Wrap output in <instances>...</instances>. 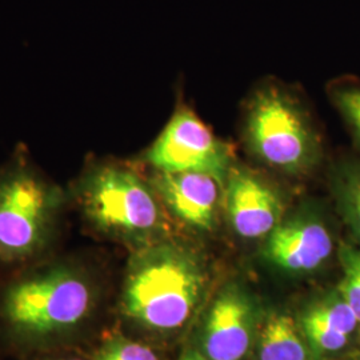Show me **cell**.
Wrapping results in <instances>:
<instances>
[{
	"label": "cell",
	"instance_id": "cell-17",
	"mask_svg": "<svg viewBox=\"0 0 360 360\" xmlns=\"http://www.w3.org/2000/svg\"><path fill=\"white\" fill-rule=\"evenodd\" d=\"M98 360H158L154 351L144 345L120 340L104 347Z\"/></svg>",
	"mask_w": 360,
	"mask_h": 360
},
{
	"label": "cell",
	"instance_id": "cell-4",
	"mask_svg": "<svg viewBox=\"0 0 360 360\" xmlns=\"http://www.w3.org/2000/svg\"><path fill=\"white\" fill-rule=\"evenodd\" d=\"M60 202L56 186L19 160L0 174V257L20 259L49 238Z\"/></svg>",
	"mask_w": 360,
	"mask_h": 360
},
{
	"label": "cell",
	"instance_id": "cell-16",
	"mask_svg": "<svg viewBox=\"0 0 360 360\" xmlns=\"http://www.w3.org/2000/svg\"><path fill=\"white\" fill-rule=\"evenodd\" d=\"M303 328L312 345L322 351L335 352L347 345L348 335L342 334L306 315L303 318Z\"/></svg>",
	"mask_w": 360,
	"mask_h": 360
},
{
	"label": "cell",
	"instance_id": "cell-13",
	"mask_svg": "<svg viewBox=\"0 0 360 360\" xmlns=\"http://www.w3.org/2000/svg\"><path fill=\"white\" fill-rule=\"evenodd\" d=\"M328 95L360 151V87L352 84H336L330 89Z\"/></svg>",
	"mask_w": 360,
	"mask_h": 360
},
{
	"label": "cell",
	"instance_id": "cell-6",
	"mask_svg": "<svg viewBox=\"0 0 360 360\" xmlns=\"http://www.w3.org/2000/svg\"><path fill=\"white\" fill-rule=\"evenodd\" d=\"M236 156L231 146L218 138L187 105H179L142 162L156 172H196L224 184Z\"/></svg>",
	"mask_w": 360,
	"mask_h": 360
},
{
	"label": "cell",
	"instance_id": "cell-18",
	"mask_svg": "<svg viewBox=\"0 0 360 360\" xmlns=\"http://www.w3.org/2000/svg\"><path fill=\"white\" fill-rule=\"evenodd\" d=\"M180 360H205L199 354L196 352H191V354H187L184 358H181Z\"/></svg>",
	"mask_w": 360,
	"mask_h": 360
},
{
	"label": "cell",
	"instance_id": "cell-15",
	"mask_svg": "<svg viewBox=\"0 0 360 360\" xmlns=\"http://www.w3.org/2000/svg\"><path fill=\"white\" fill-rule=\"evenodd\" d=\"M342 260L346 274L342 285L343 300L355 312L360 323V250L342 248Z\"/></svg>",
	"mask_w": 360,
	"mask_h": 360
},
{
	"label": "cell",
	"instance_id": "cell-2",
	"mask_svg": "<svg viewBox=\"0 0 360 360\" xmlns=\"http://www.w3.org/2000/svg\"><path fill=\"white\" fill-rule=\"evenodd\" d=\"M203 270L195 252L169 242L143 247L131 263L123 309L150 330L169 331L188 321L202 295Z\"/></svg>",
	"mask_w": 360,
	"mask_h": 360
},
{
	"label": "cell",
	"instance_id": "cell-9",
	"mask_svg": "<svg viewBox=\"0 0 360 360\" xmlns=\"http://www.w3.org/2000/svg\"><path fill=\"white\" fill-rule=\"evenodd\" d=\"M163 207L187 227L211 232L218 224L223 183L206 174L156 172L150 175Z\"/></svg>",
	"mask_w": 360,
	"mask_h": 360
},
{
	"label": "cell",
	"instance_id": "cell-14",
	"mask_svg": "<svg viewBox=\"0 0 360 360\" xmlns=\"http://www.w3.org/2000/svg\"><path fill=\"white\" fill-rule=\"evenodd\" d=\"M306 316L323 323L348 336L355 331L356 326L359 324L355 312L345 300L327 303V304H322L315 309H309Z\"/></svg>",
	"mask_w": 360,
	"mask_h": 360
},
{
	"label": "cell",
	"instance_id": "cell-10",
	"mask_svg": "<svg viewBox=\"0 0 360 360\" xmlns=\"http://www.w3.org/2000/svg\"><path fill=\"white\" fill-rule=\"evenodd\" d=\"M252 314L245 296L238 290L219 295L210 309L205 348L211 360H240L251 343Z\"/></svg>",
	"mask_w": 360,
	"mask_h": 360
},
{
	"label": "cell",
	"instance_id": "cell-3",
	"mask_svg": "<svg viewBox=\"0 0 360 360\" xmlns=\"http://www.w3.org/2000/svg\"><path fill=\"white\" fill-rule=\"evenodd\" d=\"M86 218L99 231L143 247L165 233L163 205L148 178L119 163H96L77 183Z\"/></svg>",
	"mask_w": 360,
	"mask_h": 360
},
{
	"label": "cell",
	"instance_id": "cell-1",
	"mask_svg": "<svg viewBox=\"0 0 360 360\" xmlns=\"http://www.w3.org/2000/svg\"><path fill=\"white\" fill-rule=\"evenodd\" d=\"M240 138L255 166L302 179L322 166V136L297 91L279 80L259 83L245 99Z\"/></svg>",
	"mask_w": 360,
	"mask_h": 360
},
{
	"label": "cell",
	"instance_id": "cell-8",
	"mask_svg": "<svg viewBox=\"0 0 360 360\" xmlns=\"http://www.w3.org/2000/svg\"><path fill=\"white\" fill-rule=\"evenodd\" d=\"M333 251V231L312 207H303L290 217L284 215L264 239L262 250L271 264L288 272L316 270Z\"/></svg>",
	"mask_w": 360,
	"mask_h": 360
},
{
	"label": "cell",
	"instance_id": "cell-11",
	"mask_svg": "<svg viewBox=\"0 0 360 360\" xmlns=\"http://www.w3.org/2000/svg\"><path fill=\"white\" fill-rule=\"evenodd\" d=\"M260 360H306V348L295 323L285 315H275L260 335Z\"/></svg>",
	"mask_w": 360,
	"mask_h": 360
},
{
	"label": "cell",
	"instance_id": "cell-12",
	"mask_svg": "<svg viewBox=\"0 0 360 360\" xmlns=\"http://www.w3.org/2000/svg\"><path fill=\"white\" fill-rule=\"evenodd\" d=\"M330 168L333 191L352 231L360 240V159L343 158Z\"/></svg>",
	"mask_w": 360,
	"mask_h": 360
},
{
	"label": "cell",
	"instance_id": "cell-5",
	"mask_svg": "<svg viewBox=\"0 0 360 360\" xmlns=\"http://www.w3.org/2000/svg\"><path fill=\"white\" fill-rule=\"evenodd\" d=\"M91 309L87 282L77 272L59 269L13 285L6 296L8 321L30 334H55L75 327Z\"/></svg>",
	"mask_w": 360,
	"mask_h": 360
},
{
	"label": "cell",
	"instance_id": "cell-19",
	"mask_svg": "<svg viewBox=\"0 0 360 360\" xmlns=\"http://www.w3.org/2000/svg\"><path fill=\"white\" fill-rule=\"evenodd\" d=\"M71 360H79V359H71Z\"/></svg>",
	"mask_w": 360,
	"mask_h": 360
},
{
	"label": "cell",
	"instance_id": "cell-7",
	"mask_svg": "<svg viewBox=\"0 0 360 360\" xmlns=\"http://www.w3.org/2000/svg\"><path fill=\"white\" fill-rule=\"evenodd\" d=\"M264 168L236 160L223 186L232 231L245 240L266 239L285 215L282 187Z\"/></svg>",
	"mask_w": 360,
	"mask_h": 360
}]
</instances>
